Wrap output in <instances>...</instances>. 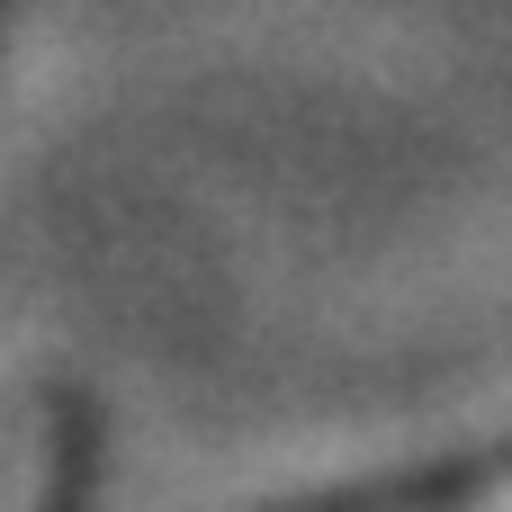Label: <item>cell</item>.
Wrapping results in <instances>:
<instances>
[{
    "label": "cell",
    "mask_w": 512,
    "mask_h": 512,
    "mask_svg": "<svg viewBox=\"0 0 512 512\" xmlns=\"http://www.w3.org/2000/svg\"><path fill=\"white\" fill-rule=\"evenodd\" d=\"M459 512H512V486H486L477 504H459Z\"/></svg>",
    "instance_id": "obj_1"
}]
</instances>
